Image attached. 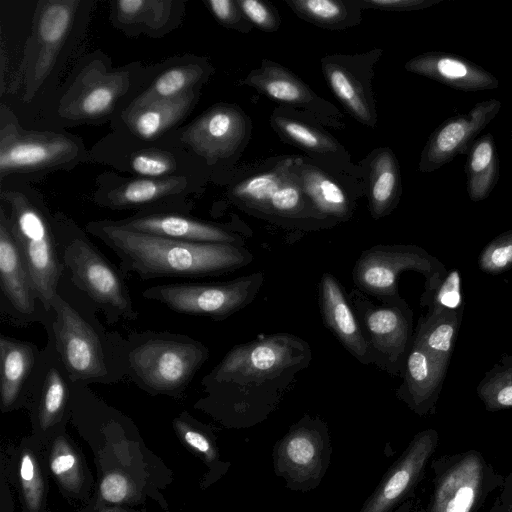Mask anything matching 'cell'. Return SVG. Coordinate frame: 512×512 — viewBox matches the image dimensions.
Returning a JSON list of instances; mask_svg holds the SVG:
<instances>
[{"label": "cell", "mask_w": 512, "mask_h": 512, "mask_svg": "<svg viewBox=\"0 0 512 512\" xmlns=\"http://www.w3.org/2000/svg\"><path fill=\"white\" fill-rule=\"evenodd\" d=\"M15 123L1 124L0 174L49 168L72 160L78 145L70 138L52 132H27Z\"/></svg>", "instance_id": "obj_13"}, {"label": "cell", "mask_w": 512, "mask_h": 512, "mask_svg": "<svg viewBox=\"0 0 512 512\" xmlns=\"http://www.w3.org/2000/svg\"><path fill=\"white\" fill-rule=\"evenodd\" d=\"M439 0H362L367 7L390 11H410L428 8Z\"/></svg>", "instance_id": "obj_48"}, {"label": "cell", "mask_w": 512, "mask_h": 512, "mask_svg": "<svg viewBox=\"0 0 512 512\" xmlns=\"http://www.w3.org/2000/svg\"><path fill=\"white\" fill-rule=\"evenodd\" d=\"M273 122L286 138L309 151L324 153L337 148V143L332 138L301 121L276 116Z\"/></svg>", "instance_id": "obj_37"}, {"label": "cell", "mask_w": 512, "mask_h": 512, "mask_svg": "<svg viewBox=\"0 0 512 512\" xmlns=\"http://www.w3.org/2000/svg\"><path fill=\"white\" fill-rule=\"evenodd\" d=\"M236 3L244 17L261 30L267 32L277 30L278 15L266 3L259 0H237Z\"/></svg>", "instance_id": "obj_45"}, {"label": "cell", "mask_w": 512, "mask_h": 512, "mask_svg": "<svg viewBox=\"0 0 512 512\" xmlns=\"http://www.w3.org/2000/svg\"><path fill=\"white\" fill-rule=\"evenodd\" d=\"M171 2L148 0H119L116 2V14L121 23L133 24L148 21L160 25L168 16Z\"/></svg>", "instance_id": "obj_38"}, {"label": "cell", "mask_w": 512, "mask_h": 512, "mask_svg": "<svg viewBox=\"0 0 512 512\" xmlns=\"http://www.w3.org/2000/svg\"><path fill=\"white\" fill-rule=\"evenodd\" d=\"M71 96L60 108L68 119H96L110 112L118 98L126 91L128 79L120 72H94L91 80L84 76Z\"/></svg>", "instance_id": "obj_24"}, {"label": "cell", "mask_w": 512, "mask_h": 512, "mask_svg": "<svg viewBox=\"0 0 512 512\" xmlns=\"http://www.w3.org/2000/svg\"><path fill=\"white\" fill-rule=\"evenodd\" d=\"M460 314L451 309H432L419 320L413 341L448 367L455 344Z\"/></svg>", "instance_id": "obj_29"}, {"label": "cell", "mask_w": 512, "mask_h": 512, "mask_svg": "<svg viewBox=\"0 0 512 512\" xmlns=\"http://www.w3.org/2000/svg\"><path fill=\"white\" fill-rule=\"evenodd\" d=\"M483 463L469 453L454 464L437 484L432 512H471L481 491Z\"/></svg>", "instance_id": "obj_23"}, {"label": "cell", "mask_w": 512, "mask_h": 512, "mask_svg": "<svg viewBox=\"0 0 512 512\" xmlns=\"http://www.w3.org/2000/svg\"><path fill=\"white\" fill-rule=\"evenodd\" d=\"M394 512H407L406 511V506L405 505H401Z\"/></svg>", "instance_id": "obj_49"}, {"label": "cell", "mask_w": 512, "mask_h": 512, "mask_svg": "<svg viewBox=\"0 0 512 512\" xmlns=\"http://www.w3.org/2000/svg\"><path fill=\"white\" fill-rule=\"evenodd\" d=\"M127 479L118 473L108 474L101 482L100 492L102 497L111 503L123 501L128 494Z\"/></svg>", "instance_id": "obj_47"}, {"label": "cell", "mask_w": 512, "mask_h": 512, "mask_svg": "<svg viewBox=\"0 0 512 512\" xmlns=\"http://www.w3.org/2000/svg\"><path fill=\"white\" fill-rule=\"evenodd\" d=\"M369 344L373 364L392 375H402L412 345V311L401 296L376 304L352 289L348 294Z\"/></svg>", "instance_id": "obj_9"}, {"label": "cell", "mask_w": 512, "mask_h": 512, "mask_svg": "<svg viewBox=\"0 0 512 512\" xmlns=\"http://www.w3.org/2000/svg\"><path fill=\"white\" fill-rule=\"evenodd\" d=\"M291 9L312 23L328 28L347 25L348 9L337 0H287Z\"/></svg>", "instance_id": "obj_36"}, {"label": "cell", "mask_w": 512, "mask_h": 512, "mask_svg": "<svg viewBox=\"0 0 512 512\" xmlns=\"http://www.w3.org/2000/svg\"><path fill=\"white\" fill-rule=\"evenodd\" d=\"M63 288L51 301L48 337L76 385L116 384L126 379L121 358V334L107 331L96 307L83 294Z\"/></svg>", "instance_id": "obj_3"}, {"label": "cell", "mask_w": 512, "mask_h": 512, "mask_svg": "<svg viewBox=\"0 0 512 512\" xmlns=\"http://www.w3.org/2000/svg\"><path fill=\"white\" fill-rule=\"evenodd\" d=\"M319 303L325 326L361 364H373L369 344L341 283L331 273L322 274Z\"/></svg>", "instance_id": "obj_19"}, {"label": "cell", "mask_w": 512, "mask_h": 512, "mask_svg": "<svg viewBox=\"0 0 512 512\" xmlns=\"http://www.w3.org/2000/svg\"><path fill=\"white\" fill-rule=\"evenodd\" d=\"M246 120L237 108L216 106L197 118L182 134V140L207 160L227 158L243 142Z\"/></svg>", "instance_id": "obj_17"}, {"label": "cell", "mask_w": 512, "mask_h": 512, "mask_svg": "<svg viewBox=\"0 0 512 512\" xmlns=\"http://www.w3.org/2000/svg\"><path fill=\"white\" fill-rule=\"evenodd\" d=\"M447 368L412 340L397 397L415 413H427L438 397Z\"/></svg>", "instance_id": "obj_22"}, {"label": "cell", "mask_w": 512, "mask_h": 512, "mask_svg": "<svg viewBox=\"0 0 512 512\" xmlns=\"http://www.w3.org/2000/svg\"><path fill=\"white\" fill-rule=\"evenodd\" d=\"M86 230L116 254L126 277L142 280L220 276L254 259L242 245L184 242L124 229L112 220L89 222Z\"/></svg>", "instance_id": "obj_2"}, {"label": "cell", "mask_w": 512, "mask_h": 512, "mask_svg": "<svg viewBox=\"0 0 512 512\" xmlns=\"http://www.w3.org/2000/svg\"><path fill=\"white\" fill-rule=\"evenodd\" d=\"M50 468L66 487H72L79 482L80 464L76 454L67 445H61L52 452Z\"/></svg>", "instance_id": "obj_44"}, {"label": "cell", "mask_w": 512, "mask_h": 512, "mask_svg": "<svg viewBox=\"0 0 512 512\" xmlns=\"http://www.w3.org/2000/svg\"><path fill=\"white\" fill-rule=\"evenodd\" d=\"M299 171L302 190L318 212L339 220L349 217L347 196L336 182L314 167L306 166Z\"/></svg>", "instance_id": "obj_33"}, {"label": "cell", "mask_w": 512, "mask_h": 512, "mask_svg": "<svg viewBox=\"0 0 512 512\" xmlns=\"http://www.w3.org/2000/svg\"><path fill=\"white\" fill-rule=\"evenodd\" d=\"M467 191L472 201L487 198L499 177V161L491 134L478 137L468 151L465 168Z\"/></svg>", "instance_id": "obj_31"}, {"label": "cell", "mask_w": 512, "mask_h": 512, "mask_svg": "<svg viewBox=\"0 0 512 512\" xmlns=\"http://www.w3.org/2000/svg\"><path fill=\"white\" fill-rule=\"evenodd\" d=\"M436 443L437 434L432 429L415 435L383 475L359 512H394L420 480Z\"/></svg>", "instance_id": "obj_14"}, {"label": "cell", "mask_w": 512, "mask_h": 512, "mask_svg": "<svg viewBox=\"0 0 512 512\" xmlns=\"http://www.w3.org/2000/svg\"><path fill=\"white\" fill-rule=\"evenodd\" d=\"M175 425L185 442L199 453H202L205 460L213 469H216L219 475L225 472L228 463L220 461L217 447L210 434L194 427L192 422L184 417V414L175 420Z\"/></svg>", "instance_id": "obj_39"}, {"label": "cell", "mask_w": 512, "mask_h": 512, "mask_svg": "<svg viewBox=\"0 0 512 512\" xmlns=\"http://www.w3.org/2000/svg\"><path fill=\"white\" fill-rule=\"evenodd\" d=\"M480 268L487 273H498L512 266V230L493 239L479 257Z\"/></svg>", "instance_id": "obj_40"}, {"label": "cell", "mask_w": 512, "mask_h": 512, "mask_svg": "<svg viewBox=\"0 0 512 512\" xmlns=\"http://www.w3.org/2000/svg\"><path fill=\"white\" fill-rule=\"evenodd\" d=\"M400 194V173L390 149L379 150L371 161L369 175V206L374 219L388 215Z\"/></svg>", "instance_id": "obj_30"}, {"label": "cell", "mask_w": 512, "mask_h": 512, "mask_svg": "<svg viewBox=\"0 0 512 512\" xmlns=\"http://www.w3.org/2000/svg\"><path fill=\"white\" fill-rule=\"evenodd\" d=\"M194 99L193 90L170 99H135L126 110L124 119L136 136L152 140L180 121L190 110Z\"/></svg>", "instance_id": "obj_27"}, {"label": "cell", "mask_w": 512, "mask_h": 512, "mask_svg": "<svg viewBox=\"0 0 512 512\" xmlns=\"http://www.w3.org/2000/svg\"><path fill=\"white\" fill-rule=\"evenodd\" d=\"M405 68L462 91L496 89L499 86L498 79L489 71L451 53L427 52L409 60Z\"/></svg>", "instance_id": "obj_21"}, {"label": "cell", "mask_w": 512, "mask_h": 512, "mask_svg": "<svg viewBox=\"0 0 512 512\" xmlns=\"http://www.w3.org/2000/svg\"><path fill=\"white\" fill-rule=\"evenodd\" d=\"M207 5L218 21L224 25L236 26L243 20L244 15L236 1L209 0L207 1Z\"/></svg>", "instance_id": "obj_46"}, {"label": "cell", "mask_w": 512, "mask_h": 512, "mask_svg": "<svg viewBox=\"0 0 512 512\" xmlns=\"http://www.w3.org/2000/svg\"><path fill=\"white\" fill-rule=\"evenodd\" d=\"M244 83L283 103L308 107L317 99L301 79L270 60H263L258 69L249 73Z\"/></svg>", "instance_id": "obj_28"}, {"label": "cell", "mask_w": 512, "mask_h": 512, "mask_svg": "<svg viewBox=\"0 0 512 512\" xmlns=\"http://www.w3.org/2000/svg\"><path fill=\"white\" fill-rule=\"evenodd\" d=\"M354 60L352 56L325 57L322 59L323 73L346 110L361 123L373 127L376 113L371 88L365 86L364 80L354 72Z\"/></svg>", "instance_id": "obj_25"}, {"label": "cell", "mask_w": 512, "mask_h": 512, "mask_svg": "<svg viewBox=\"0 0 512 512\" xmlns=\"http://www.w3.org/2000/svg\"><path fill=\"white\" fill-rule=\"evenodd\" d=\"M114 222L124 229L190 243H243L241 237L226 226L176 212H148Z\"/></svg>", "instance_id": "obj_18"}, {"label": "cell", "mask_w": 512, "mask_h": 512, "mask_svg": "<svg viewBox=\"0 0 512 512\" xmlns=\"http://www.w3.org/2000/svg\"><path fill=\"white\" fill-rule=\"evenodd\" d=\"M42 349L35 343L1 334L0 403L3 412L28 404Z\"/></svg>", "instance_id": "obj_20"}, {"label": "cell", "mask_w": 512, "mask_h": 512, "mask_svg": "<svg viewBox=\"0 0 512 512\" xmlns=\"http://www.w3.org/2000/svg\"><path fill=\"white\" fill-rule=\"evenodd\" d=\"M460 284L459 272L454 269L434 289L426 291L422 300L424 303L432 304L430 310L443 308L457 310L462 303Z\"/></svg>", "instance_id": "obj_41"}, {"label": "cell", "mask_w": 512, "mask_h": 512, "mask_svg": "<svg viewBox=\"0 0 512 512\" xmlns=\"http://www.w3.org/2000/svg\"><path fill=\"white\" fill-rule=\"evenodd\" d=\"M500 109L499 100L489 99L477 103L465 114L445 120L428 139L420 157L419 170L435 171L457 155L468 152L478 134Z\"/></svg>", "instance_id": "obj_15"}, {"label": "cell", "mask_w": 512, "mask_h": 512, "mask_svg": "<svg viewBox=\"0 0 512 512\" xmlns=\"http://www.w3.org/2000/svg\"><path fill=\"white\" fill-rule=\"evenodd\" d=\"M477 391L488 410L512 408V357L487 372Z\"/></svg>", "instance_id": "obj_35"}, {"label": "cell", "mask_w": 512, "mask_h": 512, "mask_svg": "<svg viewBox=\"0 0 512 512\" xmlns=\"http://www.w3.org/2000/svg\"><path fill=\"white\" fill-rule=\"evenodd\" d=\"M60 255L73 287L83 293L115 325L139 316L126 276L71 220L54 219Z\"/></svg>", "instance_id": "obj_5"}, {"label": "cell", "mask_w": 512, "mask_h": 512, "mask_svg": "<svg viewBox=\"0 0 512 512\" xmlns=\"http://www.w3.org/2000/svg\"><path fill=\"white\" fill-rule=\"evenodd\" d=\"M1 200L8 208L5 211L10 230L26 262L38 298L49 314L51 301L65 275L54 220L43 206L23 192L2 190Z\"/></svg>", "instance_id": "obj_6"}, {"label": "cell", "mask_w": 512, "mask_h": 512, "mask_svg": "<svg viewBox=\"0 0 512 512\" xmlns=\"http://www.w3.org/2000/svg\"><path fill=\"white\" fill-rule=\"evenodd\" d=\"M264 282L261 271L215 283H168L150 286L142 296L186 315L224 320L242 310L258 295Z\"/></svg>", "instance_id": "obj_8"}, {"label": "cell", "mask_w": 512, "mask_h": 512, "mask_svg": "<svg viewBox=\"0 0 512 512\" xmlns=\"http://www.w3.org/2000/svg\"><path fill=\"white\" fill-rule=\"evenodd\" d=\"M232 196L244 208L281 224L309 228L325 227L331 218L308 204L299 177L284 168L251 176L232 190Z\"/></svg>", "instance_id": "obj_10"}, {"label": "cell", "mask_w": 512, "mask_h": 512, "mask_svg": "<svg viewBox=\"0 0 512 512\" xmlns=\"http://www.w3.org/2000/svg\"><path fill=\"white\" fill-rule=\"evenodd\" d=\"M75 384L56 350L51 337L42 349L28 404L33 420L42 430L60 422L74 402Z\"/></svg>", "instance_id": "obj_16"}, {"label": "cell", "mask_w": 512, "mask_h": 512, "mask_svg": "<svg viewBox=\"0 0 512 512\" xmlns=\"http://www.w3.org/2000/svg\"><path fill=\"white\" fill-rule=\"evenodd\" d=\"M311 359L310 345L286 332L237 344L202 378L206 396L197 405L226 427H254L278 408Z\"/></svg>", "instance_id": "obj_1"}, {"label": "cell", "mask_w": 512, "mask_h": 512, "mask_svg": "<svg viewBox=\"0 0 512 512\" xmlns=\"http://www.w3.org/2000/svg\"><path fill=\"white\" fill-rule=\"evenodd\" d=\"M332 446L327 423L305 413L273 446L272 463L285 488L312 491L320 485L331 463Z\"/></svg>", "instance_id": "obj_7"}, {"label": "cell", "mask_w": 512, "mask_h": 512, "mask_svg": "<svg viewBox=\"0 0 512 512\" xmlns=\"http://www.w3.org/2000/svg\"><path fill=\"white\" fill-rule=\"evenodd\" d=\"M203 70L198 65H183L169 69L160 75L155 82L137 100L170 99L178 97L194 87L200 80Z\"/></svg>", "instance_id": "obj_34"}, {"label": "cell", "mask_w": 512, "mask_h": 512, "mask_svg": "<svg viewBox=\"0 0 512 512\" xmlns=\"http://www.w3.org/2000/svg\"><path fill=\"white\" fill-rule=\"evenodd\" d=\"M133 171L148 178H162L175 170L173 158L161 151L144 150L136 153L131 159Z\"/></svg>", "instance_id": "obj_42"}, {"label": "cell", "mask_w": 512, "mask_h": 512, "mask_svg": "<svg viewBox=\"0 0 512 512\" xmlns=\"http://www.w3.org/2000/svg\"><path fill=\"white\" fill-rule=\"evenodd\" d=\"M20 479L26 503L32 510H37L41 504L43 484L38 465L29 453L21 457Z\"/></svg>", "instance_id": "obj_43"}, {"label": "cell", "mask_w": 512, "mask_h": 512, "mask_svg": "<svg viewBox=\"0 0 512 512\" xmlns=\"http://www.w3.org/2000/svg\"><path fill=\"white\" fill-rule=\"evenodd\" d=\"M126 378L151 395L182 397L208 360L209 348L186 334L132 331L120 339Z\"/></svg>", "instance_id": "obj_4"}, {"label": "cell", "mask_w": 512, "mask_h": 512, "mask_svg": "<svg viewBox=\"0 0 512 512\" xmlns=\"http://www.w3.org/2000/svg\"><path fill=\"white\" fill-rule=\"evenodd\" d=\"M184 185L181 177L135 179L111 191L104 203L113 209L145 207L181 192Z\"/></svg>", "instance_id": "obj_32"}, {"label": "cell", "mask_w": 512, "mask_h": 512, "mask_svg": "<svg viewBox=\"0 0 512 512\" xmlns=\"http://www.w3.org/2000/svg\"><path fill=\"white\" fill-rule=\"evenodd\" d=\"M78 1L54 0L39 3L35 32L40 46L35 80L41 81L51 69L72 26Z\"/></svg>", "instance_id": "obj_26"}, {"label": "cell", "mask_w": 512, "mask_h": 512, "mask_svg": "<svg viewBox=\"0 0 512 512\" xmlns=\"http://www.w3.org/2000/svg\"><path fill=\"white\" fill-rule=\"evenodd\" d=\"M0 313L14 326L38 322L46 328L49 322V314L38 298L3 206L0 208Z\"/></svg>", "instance_id": "obj_12"}, {"label": "cell", "mask_w": 512, "mask_h": 512, "mask_svg": "<svg viewBox=\"0 0 512 512\" xmlns=\"http://www.w3.org/2000/svg\"><path fill=\"white\" fill-rule=\"evenodd\" d=\"M441 264L415 245H375L357 259L352 279L355 287L380 301L399 296L398 278L404 271H416L426 278L425 286L442 278Z\"/></svg>", "instance_id": "obj_11"}]
</instances>
